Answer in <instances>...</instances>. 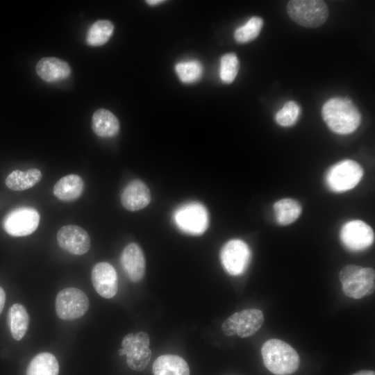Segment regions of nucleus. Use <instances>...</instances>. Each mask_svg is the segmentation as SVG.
Segmentation results:
<instances>
[{"mask_svg": "<svg viewBox=\"0 0 375 375\" xmlns=\"http://www.w3.org/2000/svg\"><path fill=\"white\" fill-rule=\"evenodd\" d=\"M322 113L327 126L338 134L353 133L361 122L358 109L347 98L330 99L324 104Z\"/></svg>", "mask_w": 375, "mask_h": 375, "instance_id": "nucleus-1", "label": "nucleus"}, {"mask_svg": "<svg viewBox=\"0 0 375 375\" xmlns=\"http://www.w3.org/2000/svg\"><path fill=\"white\" fill-rule=\"evenodd\" d=\"M261 355L265 367L276 375H290L299 368L300 358L296 350L279 339H269L262 346Z\"/></svg>", "mask_w": 375, "mask_h": 375, "instance_id": "nucleus-2", "label": "nucleus"}, {"mask_svg": "<svg viewBox=\"0 0 375 375\" xmlns=\"http://www.w3.org/2000/svg\"><path fill=\"white\" fill-rule=\"evenodd\" d=\"M343 293L358 299L372 294L375 290V272L370 267L348 265L339 273Z\"/></svg>", "mask_w": 375, "mask_h": 375, "instance_id": "nucleus-3", "label": "nucleus"}, {"mask_svg": "<svg viewBox=\"0 0 375 375\" xmlns=\"http://www.w3.org/2000/svg\"><path fill=\"white\" fill-rule=\"evenodd\" d=\"M287 12L297 24L308 28L322 25L327 19L326 3L320 0H292L288 3Z\"/></svg>", "mask_w": 375, "mask_h": 375, "instance_id": "nucleus-4", "label": "nucleus"}, {"mask_svg": "<svg viewBox=\"0 0 375 375\" xmlns=\"http://www.w3.org/2000/svg\"><path fill=\"white\" fill-rule=\"evenodd\" d=\"M363 176L362 167L352 160H344L333 165L325 176L328 188L335 192L351 190Z\"/></svg>", "mask_w": 375, "mask_h": 375, "instance_id": "nucleus-5", "label": "nucleus"}, {"mask_svg": "<svg viewBox=\"0 0 375 375\" xmlns=\"http://www.w3.org/2000/svg\"><path fill=\"white\" fill-rule=\"evenodd\" d=\"M118 353L126 356V363L131 369L138 372L144 369L151 358L149 335L145 332L127 334Z\"/></svg>", "mask_w": 375, "mask_h": 375, "instance_id": "nucleus-6", "label": "nucleus"}, {"mask_svg": "<svg viewBox=\"0 0 375 375\" xmlns=\"http://www.w3.org/2000/svg\"><path fill=\"white\" fill-rule=\"evenodd\" d=\"M177 227L183 232L199 235L203 234L209 224L206 207L198 202H188L178 207L174 213Z\"/></svg>", "mask_w": 375, "mask_h": 375, "instance_id": "nucleus-7", "label": "nucleus"}, {"mask_svg": "<svg viewBox=\"0 0 375 375\" xmlns=\"http://www.w3.org/2000/svg\"><path fill=\"white\" fill-rule=\"evenodd\" d=\"M264 315L259 309L249 308L236 312L222 324V330L227 336L238 335L247 338L254 335L262 326Z\"/></svg>", "mask_w": 375, "mask_h": 375, "instance_id": "nucleus-8", "label": "nucleus"}, {"mask_svg": "<svg viewBox=\"0 0 375 375\" xmlns=\"http://www.w3.org/2000/svg\"><path fill=\"white\" fill-rule=\"evenodd\" d=\"M40 218L39 212L34 208L21 206L10 210L4 217L2 226L11 236H26L38 228Z\"/></svg>", "mask_w": 375, "mask_h": 375, "instance_id": "nucleus-9", "label": "nucleus"}, {"mask_svg": "<svg viewBox=\"0 0 375 375\" xmlns=\"http://www.w3.org/2000/svg\"><path fill=\"white\" fill-rule=\"evenodd\" d=\"M90 302L85 293L76 288H67L56 298V312L59 318L74 320L81 317L88 310Z\"/></svg>", "mask_w": 375, "mask_h": 375, "instance_id": "nucleus-10", "label": "nucleus"}, {"mask_svg": "<svg viewBox=\"0 0 375 375\" xmlns=\"http://www.w3.org/2000/svg\"><path fill=\"white\" fill-rule=\"evenodd\" d=\"M251 258V250L240 239L228 241L220 251V260L224 269L231 275L238 276L247 269Z\"/></svg>", "mask_w": 375, "mask_h": 375, "instance_id": "nucleus-11", "label": "nucleus"}, {"mask_svg": "<svg viewBox=\"0 0 375 375\" xmlns=\"http://www.w3.org/2000/svg\"><path fill=\"white\" fill-rule=\"evenodd\" d=\"M340 238L345 248L352 251H359L366 249L373 244L374 233L367 224L354 219L342 226Z\"/></svg>", "mask_w": 375, "mask_h": 375, "instance_id": "nucleus-12", "label": "nucleus"}, {"mask_svg": "<svg viewBox=\"0 0 375 375\" xmlns=\"http://www.w3.org/2000/svg\"><path fill=\"white\" fill-rule=\"evenodd\" d=\"M58 245L74 255H83L90 248V238L85 230L76 225H66L57 233Z\"/></svg>", "mask_w": 375, "mask_h": 375, "instance_id": "nucleus-13", "label": "nucleus"}, {"mask_svg": "<svg viewBox=\"0 0 375 375\" xmlns=\"http://www.w3.org/2000/svg\"><path fill=\"white\" fill-rule=\"evenodd\" d=\"M91 280L96 292L102 297L110 299L117 294V274L110 263L101 262L96 264L91 272Z\"/></svg>", "mask_w": 375, "mask_h": 375, "instance_id": "nucleus-14", "label": "nucleus"}, {"mask_svg": "<svg viewBox=\"0 0 375 375\" xmlns=\"http://www.w3.org/2000/svg\"><path fill=\"white\" fill-rule=\"evenodd\" d=\"M120 262L131 281L137 283L143 278L146 261L144 253L138 244L132 242L125 247L121 254Z\"/></svg>", "mask_w": 375, "mask_h": 375, "instance_id": "nucleus-15", "label": "nucleus"}, {"mask_svg": "<svg viewBox=\"0 0 375 375\" xmlns=\"http://www.w3.org/2000/svg\"><path fill=\"white\" fill-rule=\"evenodd\" d=\"M151 192L148 186L140 180L130 181L123 189L120 201L122 206L129 211L143 209L151 201Z\"/></svg>", "mask_w": 375, "mask_h": 375, "instance_id": "nucleus-16", "label": "nucleus"}, {"mask_svg": "<svg viewBox=\"0 0 375 375\" xmlns=\"http://www.w3.org/2000/svg\"><path fill=\"white\" fill-rule=\"evenodd\" d=\"M38 75L47 83H56L67 78L71 74L69 64L58 58L40 59L35 67Z\"/></svg>", "mask_w": 375, "mask_h": 375, "instance_id": "nucleus-17", "label": "nucleus"}, {"mask_svg": "<svg viewBox=\"0 0 375 375\" xmlns=\"http://www.w3.org/2000/svg\"><path fill=\"white\" fill-rule=\"evenodd\" d=\"M93 132L100 138H112L117 135L120 124L116 116L110 110L100 108L97 110L92 117Z\"/></svg>", "mask_w": 375, "mask_h": 375, "instance_id": "nucleus-18", "label": "nucleus"}, {"mask_svg": "<svg viewBox=\"0 0 375 375\" xmlns=\"http://www.w3.org/2000/svg\"><path fill=\"white\" fill-rule=\"evenodd\" d=\"M84 190V182L76 174H69L62 177L54 185L53 192L60 201H72L78 199Z\"/></svg>", "mask_w": 375, "mask_h": 375, "instance_id": "nucleus-19", "label": "nucleus"}, {"mask_svg": "<svg viewBox=\"0 0 375 375\" xmlns=\"http://www.w3.org/2000/svg\"><path fill=\"white\" fill-rule=\"evenodd\" d=\"M153 375H190V368L181 357L165 354L158 357L153 365Z\"/></svg>", "mask_w": 375, "mask_h": 375, "instance_id": "nucleus-20", "label": "nucleus"}, {"mask_svg": "<svg viewBox=\"0 0 375 375\" xmlns=\"http://www.w3.org/2000/svg\"><path fill=\"white\" fill-rule=\"evenodd\" d=\"M7 320L12 337L15 340H22L29 324V315L26 308L22 304H13L8 310Z\"/></svg>", "mask_w": 375, "mask_h": 375, "instance_id": "nucleus-21", "label": "nucleus"}, {"mask_svg": "<svg viewBox=\"0 0 375 375\" xmlns=\"http://www.w3.org/2000/svg\"><path fill=\"white\" fill-rule=\"evenodd\" d=\"M42 178L40 170L32 168L25 172L14 170L6 179V186L14 191H22L32 188Z\"/></svg>", "mask_w": 375, "mask_h": 375, "instance_id": "nucleus-22", "label": "nucleus"}, {"mask_svg": "<svg viewBox=\"0 0 375 375\" xmlns=\"http://www.w3.org/2000/svg\"><path fill=\"white\" fill-rule=\"evenodd\" d=\"M58 373L59 365L54 355L42 352L31 360L26 375H58Z\"/></svg>", "mask_w": 375, "mask_h": 375, "instance_id": "nucleus-23", "label": "nucleus"}, {"mask_svg": "<svg viewBox=\"0 0 375 375\" xmlns=\"http://www.w3.org/2000/svg\"><path fill=\"white\" fill-rule=\"evenodd\" d=\"M274 211L276 222L281 225H288L300 216L301 206L294 199H283L274 203Z\"/></svg>", "mask_w": 375, "mask_h": 375, "instance_id": "nucleus-24", "label": "nucleus"}, {"mask_svg": "<svg viewBox=\"0 0 375 375\" xmlns=\"http://www.w3.org/2000/svg\"><path fill=\"white\" fill-rule=\"evenodd\" d=\"M114 31L113 24L108 20H98L92 24L86 34L88 45L98 47L106 43Z\"/></svg>", "mask_w": 375, "mask_h": 375, "instance_id": "nucleus-25", "label": "nucleus"}, {"mask_svg": "<svg viewBox=\"0 0 375 375\" xmlns=\"http://www.w3.org/2000/svg\"><path fill=\"white\" fill-rule=\"evenodd\" d=\"M262 19L253 17L243 26L238 28L234 33V38L239 43H246L256 39L262 27Z\"/></svg>", "mask_w": 375, "mask_h": 375, "instance_id": "nucleus-26", "label": "nucleus"}, {"mask_svg": "<svg viewBox=\"0 0 375 375\" xmlns=\"http://www.w3.org/2000/svg\"><path fill=\"white\" fill-rule=\"evenodd\" d=\"M180 80L185 83H192L198 81L202 75L203 68L197 60L178 63L175 67Z\"/></svg>", "mask_w": 375, "mask_h": 375, "instance_id": "nucleus-27", "label": "nucleus"}, {"mask_svg": "<svg viewBox=\"0 0 375 375\" xmlns=\"http://www.w3.org/2000/svg\"><path fill=\"white\" fill-rule=\"evenodd\" d=\"M239 69V60L236 55L229 53L222 56L220 60L219 75L225 83H231L235 78Z\"/></svg>", "mask_w": 375, "mask_h": 375, "instance_id": "nucleus-28", "label": "nucleus"}, {"mask_svg": "<svg viewBox=\"0 0 375 375\" xmlns=\"http://www.w3.org/2000/svg\"><path fill=\"white\" fill-rule=\"evenodd\" d=\"M300 114L299 105L292 101L285 103L275 115V119L278 124L288 127L292 126L298 119Z\"/></svg>", "mask_w": 375, "mask_h": 375, "instance_id": "nucleus-29", "label": "nucleus"}, {"mask_svg": "<svg viewBox=\"0 0 375 375\" xmlns=\"http://www.w3.org/2000/svg\"><path fill=\"white\" fill-rule=\"evenodd\" d=\"M6 302V293L3 289L0 286V314L1 313Z\"/></svg>", "mask_w": 375, "mask_h": 375, "instance_id": "nucleus-30", "label": "nucleus"}, {"mask_svg": "<svg viewBox=\"0 0 375 375\" xmlns=\"http://www.w3.org/2000/svg\"><path fill=\"white\" fill-rule=\"evenodd\" d=\"M352 375H375L374 371L372 370H362L353 374Z\"/></svg>", "mask_w": 375, "mask_h": 375, "instance_id": "nucleus-31", "label": "nucleus"}, {"mask_svg": "<svg viewBox=\"0 0 375 375\" xmlns=\"http://www.w3.org/2000/svg\"><path fill=\"white\" fill-rule=\"evenodd\" d=\"M146 2L151 6H156L165 2L163 0H148Z\"/></svg>", "mask_w": 375, "mask_h": 375, "instance_id": "nucleus-32", "label": "nucleus"}]
</instances>
